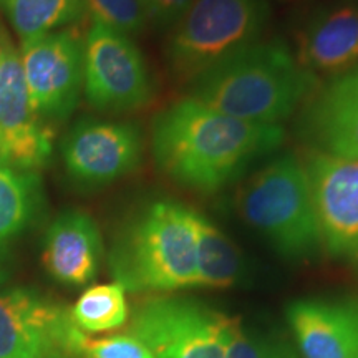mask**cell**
<instances>
[{"mask_svg": "<svg viewBox=\"0 0 358 358\" xmlns=\"http://www.w3.org/2000/svg\"><path fill=\"white\" fill-rule=\"evenodd\" d=\"M284 138L282 124L245 122L186 96L156 116L151 151L159 171L178 186L214 194L279 150Z\"/></svg>", "mask_w": 358, "mask_h": 358, "instance_id": "1", "label": "cell"}, {"mask_svg": "<svg viewBox=\"0 0 358 358\" xmlns=\"http://www.w3.org/2000/svg\"><path fill=\"white\" fill-rule=\"evenodd\" d=\"M319 83L285 42L257 40L204 71L187 96L245 122L280 124Z\"/></svg>", "mask_w": 358, "mask_h": 358, "instance_id": "2", "label": "cell"}, {"mask_svg": "<svg viewBox=\"0 0 358 358\" xmlns=\"http://www.w3.org/2000/svg\"><path fill=\"white\" fill-rule=\"evenodd\" d=\"M108 262L127 292L198 287L192 209L169 199L145 206L116 236Z\"/></svg>", "mask_w": 358, "mask_h": 358, "instance_id": "3", "label": "cell"}, {"mask_svg": "<svg viewBox=\"0 0 358 358\" xmlns=\"http://www.w3.org/2000/svg\"><path fill=\"white\" fill-rule=\"evenodd\" d=\"M237 209L285 261H308L322 250L306 161L299 156H279L252 174Z\"/></svg>", "mask_w": 358, "mask_h": 358, "instance_id": "4", "label": "cell"}, {"mask_svg": "<svg viewBox=\"0 0 358 358\" xmlns=\"http://www.w3.org/2000/svg\"><path fill=\"white\" fill-rule=\"evenodd\" d=\"M267 22L266 0H192L166 47L173 77L189 87L226 57L261 40Z\"/></svg>", "mask_w": 358, "mask_h": 358, "instance_id": "5", "label": "cell"}, {"mask_svg": "<svg viewBox=\"0 0 358 358\" xmlns=\"http://www.w3.org/2000/svg\"><path fill=\"white\" fill-rule=\"evenodd\" d=\"M231 320L196 299L158 295L134 308L127 334L155 358H226Z\"/></svg>", "mask_w": 358, "mask_h": 358, "instance_id": "6", "label": "cell"}, {"mask_svg": "<svg viewBox=\"0 0 358 358\" xmlns=\"http://www.w3.org/2000/svg\"><path fill=\"white\" fill-rule=\"evenodd\" d=\"M83 92L100 111H133L153 100V83L129 35L93 22L83 38Z\"/></svg>", "mask_w": 358, "mask_h": 358, "instance_id": "7", "label": "cell"}, {"mask_svg": "<svg viewBox=\"0 0 358 358\" xmlns=\"http://www.w3.org/2000/svg\"><path fill=\"white\" fill-rule=\"evenodd\" d=\"M83 335L70 308L37 290L0 292V358H77Z\"/></svg>", "mask_w": 358, "mask_h": 358, "instance_id": "8", "label": "cell"}, {"mask_svg": "<svg viewBox=\"0 0 358 358\" xmlns=\"http://www.w3.org/2000/svg\"><path fill=\"white\" fill-rule=\"evenodd\" d=\"M20 65L32 108L42 122H64L83 90V38L55 30L22 40Z\"/></svg>", "mask_w": 358, "mask_h": 358, "instance_id": "9", "label": "cell"}, {"mask_svg": "<svg viewBox=\"0 0 358 358\" xmlns=\"http://www.w3.org/2000/svg\"><path fill=\"white\" fill-rule=\"evenodd\" d=\"M306 168L322 250L358 261V159L312 151Z\"/></svg>", "mask_w": 358, "mask_h": 358, "instance_id": "10", "label": "cell"}, {"mask_svg": "<svg viewBox=\"0 0 358 358\" xmlns=\"http://www.w3.org/2000/svg\"><path fill=\"white\" fill-rule=\"evenodd\" d=\"M143 150L145 143L138 124L83 120L65 136L62 158L73 181L100 187L136 171Z\"/></svg>", "mask_w": 358, "mask_h": 358, "instance_id": "11", "label": "cell"}, {"mask_svg": "<svg viewBox=\"0 0 358 358\" xmlns=\"http://www.w3.org/2000/svg\"><path fill=\"white\" fill-rule=\"evenodd\" d=\"M50 156L52 134L32 108L19 48L7 37L0 65V163L34 173Z\"/></svg>", "mask_w": 358, "mask_h": 358, "instance_id": "12", "label": "cell"}, {"mask_svg": "<svg viewBox=\"0 0 358 358\" xmlns=\"http://www.w3.org/2000/svg\"><path fill=\"white\" fill-rule=\"evenodd\" d=\"M299 128L313 151L358 159V65L317 85L303 101Z\"/></svg>", "mask_w": 358, "mask_h": 358, "instance_id": "13", "label": "cell"}, {"mask_svg": "<svg viewBox=\"0 0 358 358\" xmlns=\"http://www.w3.org/2000/svg\"><path fill=\"white\" fill-rule=\"evenodd\" d=\"M294 55L303 70L329 80L358 65V2L340 0L319 7L297 34Z\"/></svg>", "mask_w": 358, "mask_h": 358, "instance_id": "14", "label": "cell"}, {"mask_svg": "<svg viewBox=\"0 0 358 358\" xmlns=\"http://www.w3.org/2000/svg\"><path fill=\"white\" fill-rule=\"evenodd\" d=\"M287 322L302 358H358L355 299H299Z\"/></svg>", "mask_w": 358, "mask_h": 358, "instance_id": "15", "label": "cell"}, {"mask_svg": "<svg viewBox=\"0 0 358 358\" xmlns=\"http://www.w3.org/2000/svg\"><path fill=\"white\" fill-rule=\"evenodd\" d=\"M43 266L65 285H85L95 279L103 259L98 224L83 211H65L48 227L43 244Z\"/></svg>", "mask_w": 358, "mask_h": 358, "instance_id": "16", "label": "cell"}, {"mask_svg": "<svg viewBox=\"0 0 358 358\" xmlns=\"http://www.w3.org/2000/svg\"><path fill=\"white\" fill-rule=\"evenodd\" d=\"M198 287L229 289L243 275V256L237 245L211 219L192 209Z\"/></svg>", "mask_w": 358, "mask_h": 358, "instance_id": "17", "label": "cell"}, {"mask_svg": "<svg viewBox=\"0 0 358 358\" xmlns=\"http://www.w3.org/2000/svg\"><path fill=\"white\" fill-rule=\"evenodd\" d=\"M0 10L22 42L80 20L87 6L85 0H0Z\"/></svg>", "mask_w": 358, "mask_h": 358, "instance_id": "18", "label": "cell"}, {"mask_svg": "<svg viewBox=\"0 0 358 358\" xmlns=\"http://www.w3.org/2000/svg\"><path fill=\"white\" fill-rule=\"evenodd\" d=\"M40 206V179L0 163V248L34 221Z\"/></svg>", "mask_w": 358, "mask_h": 358, "instance_id": "19", "label": "cell"}, {"mask_svg": "<svg viewBox=\"0 0 358 358\" xmlns=\"http://www.w3.org/2000/svg\"><path fill=\"white\" fill-rule=\"evenodd\" d=\"M75 325L85 334L120 329L129 319L127 290L118 282L93 285L70 308Z\"/></svg>", "mask_w": 358, "mask_h": 358, "instance_id": "20", "label": "cell"}, {"mask_svg": "<svg viewBox=\"0 0 358 358\" xmlns=\"http://www.w3.org/2000/svg\"><path fill=\"white\" fill-rule=\"evenodd\" d=\"M226 358H302L297 348L285 340L244 329L237 319L231 320Z\"/></svg>", "mask_w": 358, "mask_h": 358, "instance_id": "21", "label": "cell"}, {"mask_svg": "<svg viewBox=\"0 0 358 358\" xmlns=\"http://www.w3.org/2000/svg\"><path fill=\"white\" fill-rule=\"evenodd\" d=\"M92 22H98L118 32L138 34L148 24L140 0H85Z\"/></svg>", "mask_w": 358, "mask_h": 358, "instance_id": "22", "label": "cell"}, {"mask_svg": "<svg viewBox=\"0 0 358 358\" xmlns=\"http://www.w3.org/2000/svg\"><path fill=\"white\" fill-rule=\"evenodd\" d=\"M80 355L87 358H155L151 352L131 335L92 338L85 334L80 340Z\"/></svg>", "mask_w": 358, "mask_h": 358, "instance_id": "23", "label": "cell"}, {"mask_svg": "<svg viewBox=\"0 0 358 358\" xmlns=\"http://www.w3.org/2000/svg\"><path fill=\"white\" fill-rule=\"evenodd\" d=\"M146 19L161 29H173L182 19L192 0H140Z\"/></svg>", "mask_w": 358, "mask_h": 358, "instance_id": "24", "label": "cell"}, {"mask_svg": "<svg viewBox=\"0 0 358 358\" xmlns=\"http://www.w3.org/2000/svg\"><path fill=\"white\" fill-rule=\"evenodd\" d=\"M8 37L7 30L0 24V65H2V55H3V45H6V38Z\"/></svg>", "mask_w": 358, "mask_h": 358, "instance_id": "25", "label": "cell"}, {"mask_svg": "<svg viewBox=\"0 0 358 358\" xmlns=\"http://www.w3.org/2000/svg\"><path fill=\"white\" fill-rule=\"evenodd\" d=\"M6 280H7V271L6 267H3L2 261H0V285H2Z\"/></svg>", "mask_w": 358, "mask_h": 358, "instance_id": "26", "label": "cell"}, {"mask_svg": "<svg viewBox=\"0 0 358 358\" xmlns=\"http://www.w3.org/2000/svg\"><path fill=\"white\" fill-rule=\"evenodd\" d=\"M280 2H297V0H280Z\"/></svg>", "mask_w": 358, "mask_h": 358, "instance_id": "27", "label": "cell"}]
</instances>
